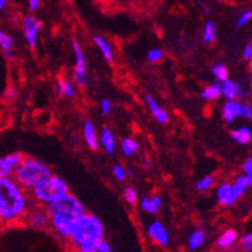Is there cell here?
Here are the masks:
<instances>
[{"label":"cell","mask_w":252,"mask_h":252,"mask_svg":"<svg viewBox=\"0 0 252 252\" xmlns=\"http://www.w3.org/2000/svg\"><path fill=\"white\" fill-rule=\"evenodd\" d=\"M32 205L30 193L21 188L13 178L0 179V225L24 222Z\"/></svg>","instance_id":"obj_1"},{"label":"cell","mask_w":252,"mask_h":252,"mask_svg":"<svg viewBox=\"0 0 252 252\" xmlns=\"http://www.w3.org/2000/svg\"><path fill=\"white\" fill-rule=\"evenodd\" d=\"M49 216V229L61 239L68 241L77 220L87 213L84 205L72 193H66L56 202L45 206Z\"/></svg>","instance_id":"obj_2"},{"label":"cell","mask_w":252,"mask_h":252,"mask_svg":"<svg viewBox=\"0 0 252 252\" xmlns=\"http://www.w3.org/2000/svg\"><path fill=\"white\" fill-rule=\"evenodd\" d=\"M52 174H53L52 169L47 163L41 162L33 157L22 156L12 178L21 188L30 193L32 188H35L41 180Z\"/></svg>","instance_id":"obj_3"},{"label":"cell","mask_w":252,"mask_h":252,"mask_svg":"<svg viewBox=\"0 0 252 252\" xmlns=\"http://www.w3.org/2000/svg\"><path fill=\"white\" fill-rule=\"evenodd\" d=\"M104 226L98 216L93 214L85 213L73 228L72 234L68 238V243L73 249H77L80 246L87 243L96 242L100 239H104Z\"/></svg>","instance_id":"obj_4"},{"label":"cell","mask_w":252,"mask_h":252,"mask_svg":"<svg viewBox=\"0 0 252 252\" xmlns=\"http://www.w3.org/2000/svg\"><path fill=\"white\" fill-rule=\"evenodd\" d=\"M66 193H68L67 183L61 176L52 174L41 180L35 188H32V190L30 192V197L35 205L45 207L50 203L56 202L57 199H60Z\"/></svg>","instance_id":"obj_5"},{"label":"cell","mask_w":252,"mask_h":252,"mask_svg":"<svg viewBox=\"0 0 252 252\" xmlns=\"http://www.w3.org/2000/svg\"><path fill=\"white\" fill-rule=\"evenodd\" d=\"M71 48H72L73 58H75L72 83L75 84V87L84 88L87 85L88 81L87 58H85V54H84L81 44H80L76 39L71 40Z\"/></svg>","instance_id":"obj_6"},{"label":"cell","mask_w":252,"mask_h":252,"mask_svg":"<svg viewBox=\"0 0 252 252\" xmlns=\"http://www.w3.org/2000/svg\"><path fill=\"white\" fill-rule=\"evenodd\" d=\"M24 222L27 226L35 229V230H47L49 229V216L44 206L35 205L29 210V213L25 216Z\"/></svg>","instance_id":"obj_7"},{"label":"cell","mask_w":252,"mask_h":252,"mask_svg":"<svg viewBox=\"0 0 252 252\" xmlns=\"http://www.w3.org/2000/svg\"><path fill=\"white\" fill-rule=\"evenodd\" d=\"M21 26L24 31V36L26 40L27 45L31 49H35L37 47V40H39V33L41 30V22L37 20L33 14H26L22 17Z\"/></svg>","instance_id":"obj_8"},{"label":"cell","mask_w":252,"mask_h":252,"mask_svg":"<svg viewBox=\"0 0 252 252\" xmlns=\"http://www.w3.org/2000/svg\"><path fill=\"white\" fill-rule=\"evenodd\" d=\"M147 234L151 241L159 247H167L170 245L169 230L159 220H153L147 225Z\"/></svg>","instance_id":"obj_9"},{"label":"cell","mask_w":252,"mask_h":252,"mask_svg":"<svg viewBox=\"0 0 252 252\" xmlns=\"http://www.w3.org/2000/svg\"><path fill=\"white\" fill-rule=\"evenodd\" d=\"M22 155L18 152L8 153L5 156L0 157V179L3 178H12L14 170L20 163Z\"/></svg>","instance_id":"obj_10"},{"label":"cell","mask_w":252,"mask_h":252,"mask_svg":"<svg viewBox=\"0 0 252 252\" xmlns=\"http://www.w3.org/2000/svg\"><path fill=\"white\" fill-rule=\"evenodd\" d=\"M222 119L226 124H234L242 117V102L241 100H226L221 107Z\"/></svg>","instance_id":"obj_11"},{"label":"cell","mask_w":252,"mask_h":252,"mask_svg":"<svg viewBox=\"0 0 252 252\" xmlns=\"http://www.w3.org/2000/svg\"><path fill=\"white\" fill-rule=\"evenodd\" d=\"M220 89H221V96H224L226 100H241L245 96L243 88L230 79L220 83Z\"/></svg>","instance_id":"obj_12"},{"label":"cell","mask_w":252,"mask_h":252,"mask_svg":"<svg viewBox=\"0 0 252 252\" xmlns=\"http://www.w3.org/2000/svg\"><path fill=\"white\" fill-rule=\"evenodd\" d=\"M238 232H237L236 229H226L216 239V249L220 250V251H228V250L232 249L233 246L238 242Z\"/></svg>","instance_id":"obj_13"},{"label":"cell","mask_w":252,"mask_h":252,"mask_svg":"<svg viewBox=\"0 0 252 252\" xmlns=\"http://www.w3.org/2000/svg\"><path fill=\"white\" fill-rule=\"evenodd\" d=\"M98 142H99V147H102L107 155H113L116 151V138L110 127H103L98 135Z\"/></svg>","instance_id":"obj_14"},{"label":"cell","mask_w":252,"mask_h":252,"mask_svg":"<svg viewBox=\"0 0 252 252\" xmlns=\"http://www.w3.org/2000/svg\"><path fill=\"white\" fill-rule=\"evenodd\" d=\"M140 209L147 214L151 215H156L158 213L161 207H162L163 202L161 196L158 194H152V196H144L140 199Z\"/></svg>","instance_id":"obj_15"},{"label":"cell","mask_w":252,"mask_h":252,"mask_svg":"<svg viewBox=\"0 0 252 252\" xmlns=\"http://www.w3.org/2000/svg\"><path fill=\"white\" fill-rule=\"evenodd\" d=\"M216 199H218V202L220 205L225 206V207L234 205L237 202V199L233 196L232 189H230V183L225 182L218 186V188H216Z\"/></svg>","instance_id":"obj_16"},{"label":"cell","mask_w":252,"mask_h":252,"mask_svg":"<svg viewBox=\"0 0 252 252\" xmlns=\"http://www.w3.org/2000/svg\"><path fill=\"white\" fill-rule=\"evenodd\" d=\"M83 136L90 150H98L99 148L98 134H96V130L94 127V124L89 120H85L83 123Z\"/></svg>","instance_id":"obj_17"},{"label":"cell","mask_w":252,"mask_h":252,"mask_svg":"<svg viewBox=\"0 0 252 252\" xmlns=\"http://www.w3.org/2000/svg\"><path fill=\"white\" fill-rule=\"evenodd\" d=\"M146 103H147V106H148V110H150V112L152 113V116L155 117V120H156L157 123L159 124L169 123V113L159 107L157 100L155 99L151 94H147L146 95Z\"/></svg>","instance_id":"obj_18"},{"label":"cell","mask_w":252,"mask_h":252,"mask_svg":"<svg viewBox=\"0 0 252 252\" xmlns=\"http://www.w3.org/2000/svg\"><path fill=\"white\" fill-rule=\"evenodd\" d=\"M56 89L61 96L63 98H73L76 94V87L75 84L71 81L70 79H67L66 76H62L58 79L56 85Z\"/></svg>","instance_id":"obj_19"},{"label":"cell","mask_w":252,"mask_h":252,"mask_svg":"<svg viewBox=\"0 0 252 252\" xmlns=\"http://www.w3.org/2000/svg\"><path fill=\"white\" fill-rule=\"evenodd\" d=\"M93 41L96 45V48L99 49L100 53H102L103 58H104L107 62L112 63L113 60H115V54H113L112 48H111L110 43L107 41V39H104V37L100 36V35H95V36L93 37Z\"/></svg>","instance_id":"obj_20"},{"label":"cell","mask_w":252,"mask_h":252,"mask_svg":"<svg viewBox=\"0 0 252 252\" xmlns=\"http://www.w3.org/2000/svg\"><path fill=\"white\" fill-rule=\"evenodd\" d=\"M76 252H113L112 247L110 246V243L107 242L106 239H100V241H96V242L87 243V245H83L77 247Z\"/></svg>","instance_id":"obj_21"},{"label":"cell","mask_w":252,"mask_h":252,"mask_svg":"<svg viewBox=\"0 0 252 252\" xmlns=\"http://www.w3.org/2000/svg\"><path fill=\"white\" fill-rule=\"evenodd\" d=\"M249 187H251V184L247 182V179L243 175H238L236 179L230 183V189H232L233 196H234L237 201L247 192Z\"/></svg>","instance_id":"obj_22"},{"label":"cell","mask_w":252,"mask_h":252,"mask_svg":"<svg viewBox=\"0 0 252 252\" xmlns=\"http://www.w3.org/2000/svg\"><path fill=\"white\" fill-rule=\"evenodd\" d=\"M206 241V232L205 229L199 228L193 230L188 236V249L192 251H197L203 246Z\"/></svg>","instance_id":"obj_23"},{"label":"cell","mask_w":252,"mask_h":252,"mask_svg":"<svg viewBox=\"0 0 252 252\" xmlns=\"http://www.w3.org/2000/svg\"><path fill=\"white\" fill-rule=\"evenodd\" d=\"M232 138L238 144H250L252 139V131L249 126H241L232 131Z\"/></svg>","instance_id":"obj_24"},{"label":"cell","mask_w":252,"mask_h":252,"mask_svg":"<svg viewBox=\"0 0 252 252\" xmlns=\"http://www.w3.org/2000/svg\"><path fill=\"white\" fill-rule=\"evenodd\" d=\"M120 148L125 157H130L139 151V143L133 138H124L120 142Z\"/></svg>","instance_id":"obj_25"},{"label":"cell","mask_w":252,"mask_h":252,"mask_svg":"<svg viewBox=\"0 0 252 252\" xmlns=\"http://www.w3.org/2000/svg\"><path fill=\"white\" fill-rule=\"evenodd\" d=\"M201 96H202L205 100H216L219 99L221 96V89H220V83L215 81V83L210 84L209 87H206L205 89L202 90L201 93Z\"/></svg>","instance_id":"obj_26"},{"label":"cell","mask_w":252,"mask_h":252,"mask_svg":"<svg viewBox=\"0 0 252 252\" xmlns=\"http://www.w3.org/2000/svg\"><path fill=\"white\" fill-rule=\"evenodd\" d=\"M216 40V26L213 21H207L202 30V41L205 44H211Z\"/></svg>","instance_id":"obj_27"},{"label":"cell","mask_w":252,"mask_h":252,"mask_svg":"<svg viewBox=\"0 0 252 252\" xmlns=\"http://www.w3.org/2000/svg\"><path fill=\"white\" fill-rule=\"evenodd\" d=\"M211 73H213V76L215 77L218 83H222V81L229 79V70L224 63H215L211 67Z\"/></svg>","instance_id":"obj_28"},{"label":"cell","mask_w":252,"mask_h":252,"mask_svg":"<svg viewBox=\"0 0 252 252\" xmlns=\"http://www.w3.org/2000/svg\"><path fill=\"white\" fill-rule=\"evenodd\" d=\"M0 49L3 50V53L14 50V39L1 29H0Z\"/></svg>","instance_id":"obj_29"},{"label":"cell","mask_w":252,"mask_h":252,"mask_svg":"<svg viewBox=\"0 0 252 252\" xmlns=\"http://www.w3.org/2000/svg\"><path fill=\"white\" fill-rule=\"evenodd\" d=\"M239 247L245 252L252 251V233H245L242 237H239Z\"/></svg>","instance_id":"obj_30"},{"label":"cell","mask_w":252,"mask_h":252,"mask_svg":"<svg viewBox=\"0 0 252 252\" xmlns=\"http://www.w3.org/2000/svg\"><path fill=\"white\" fill-rule=\"evenodd\" d=\"M213 186H214V176L207 175V176H203L202 179H199L198 182H197L196 188L197 190H199V192H205V190L210 189Z\"/></svg>","instance_id":"obj_31"},{"label":"cell","mask_w":252,"mask_h":252,"mask_svg":"<svg viewBox=\"0 0 252 252\" xmlns=\"http://www.w3.org/2000/svg\"><path fill=\"white\" fill-rule=\"evenodd\" d=\"M252 20V10H245L242 13L239 14L237 18L236 27L237 29H243L245 26L250 24V21Z\"/></svg>","instance_id":"obj_32"},{"label":"cell","mask_w":252,"mask_h":252,"mask_svg":"<svg viewBox=\"0 0 252 252\" xmlns=\"http://www.w3.org/2000/svg\"><path fill=\"white\" fill-rule=\"evenodd\" d=\"M124 198H125L126 202L130 203V205H135V203L138 202V192H136L133 187H127V188H125V190H124Z\"/></svg>","instance_id":"obj_33"},{"label":"cell","mask_w":252,"mask_h":252,"mask_svg":"<svg viewBox=\"0 0 252 252\" xmlns=\"http://www.w3.org/2000/svg\"><path fill=\"white\" fill-rule=\"evenodd\" d=\"M112 175L113 178L117 180V182H125L126 178H127V174H126V170L124 169L123 166L116 163V165L112 166Z\"/></svg>","instance_id":"obj_34"},{"label":"cell","mask_w":252,"mask_h":252,"mask_svg":"<svg viewBox=\"0 0 252 252\" xmlns=\"http://www.w3.org/2000/svg\"><path fill=\"white\" fill-rule=\"evenodd\" d=\"M163 58V50L159 48H153L147 53V60L152 63H157Z\"/></svg>","instance_id":"obj_35"},{"label":"cell","mask_w":252,"mask_h":252,"mask_svg":"<svg viewBox=\"0 0 252 252\" xmlns=\"http://www.w3.org/2000/svg\"><path fill=\"white\" fill-rule=\"evenodd\" d=\"M242 170L243 173H245L243 176L247 179V182H249L250 184H252V157H249V158L243 162Z\"/></svg>","instance_id":"obj_36"},{"label":"cell","mask_w":252,"mask_h":252,"mask_svg":"<svg viewBox=\"0 0 252 252\" xmlns=\"http://www.w3.org/2000/svg\"><path fill=\"white\" fill-rule=\"evenodd\" d=\"M99 110L100 113H102L103 116H108L113 110V106H112V102L108 99H102L100 100V104H99Z\"/></svg>","instance_id":"obj_37"},{"label":"cell","mask_w":252,"mask_h":252,"mask_svg":"<svg viewBox=\"0 0 252 252\" xmlns=\"http://www.w3.org/2000/svg\"><path fill=\"white\" fill-rule=\"evenodd\" d=\"M242 117L249 121L252 120V106L250 103H242Z\"/></svg>","instance_id":"obj_38"},{"label":"cell","mask_w":252,"mask_h":252,"mask_svg":"<svg viewBox=\"0 0 252 252\" xmlns=\"http://www.w3.org/2000/svg\"><path fill=\"white\" fill-rule=\"evenodd\" d=\"M242 57L245 61H251V58H252V45L251 44H247V45L243 48Z\"/></svg>","instance_id":"obj_39"},{"label":"cell","mask_w":252,"mask_h":252,"mask_svg":"<svg viewBox=\"0 0 252 252\" xmlns=\"http://www.w3.org/2000/svg\"><path fill=\"white\" fill-rule=\"evenodd\" d=\"M27 4H29V8H30L31 12H35L40 8L41 0H27Z\"/></svg>","instance_id":"obj_40"},{"label":"cell","mask_w":252,"mask_h":252,"mask_svg":"<svg viewBox=\"0 0 252 252\" xmlns=\"http://www.w3.org/2000/svg\"><path fill=\"white\" fill-rule=\"evenodd\" d=\"M8 5V0H0V10H4Z\"/></svg>","instance_id":"obj_41"},{"label":"cell","mask_w":252,"mask_h":252,"mask_svg":"<svg viewBox=\"0 0 252 252\" xmlns=\"http://www.w3.org/2000/svg\"><path fill=\"white\" fill-rule=\"evenodd\" d=\"M220 252H226V251H220Z\"/></svg>","instance_id":"obj_42"}]
</instances>
